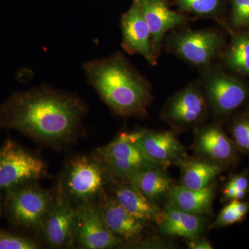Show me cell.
<instances>
[{
    "label": "cell",
    "mask_w": 249,
    "mask_h": 249,
    "mask_svg": "<svg viewBox=\"0 0 249 249\" xmlns=\"http://www.w3.org/2000/svg\"><path fill=\"white\" fill-rule=\"evenodd\" d=\"M76 95L40 86L11 95L0 106V129H14L53 147L76 138L86 114Z\"/></svg>",
    "instance_id": "cell-1"
},
{
    "label": "cell",
    "mask_w": 249,
    "mask_h": 249,
    "mask_svg": "<svg viewBox=\"0 0 249 249\" xmlns=\"http://www.w3.org/2000/svg\"><path fill=\"white\" fill-rule=\"evenodd\" d=\"M88 83L116 114L142 117L151 101L150 85L121 53L83 64Z\"/></svg>",
    "instance_id": "cell-2"
},
{
    "label": "cell",
    "mask_w": 249,
    "mask_h": 249,
    "mask_svg": "<svg viewBox=\"0 0 249 249\" xmlns=\"http://www.w3.org/2000/svg\"><path fill=\"white\" fill-rule=\"evenodd\" d=\"M113 179L114 177L95 152L71 159L62 174L58 187L77 206L97 203Z\"/></svg>",
    "instance_id": "cell-3"
},
{
    "label": "cell",
    "mask_w": 249,
    "mask_h": 249,
    "mask_svg": "<svg viewBox=\"0 0 249 249\" xmlns=\"http://www.w3.org/2000/svg\"><path fill=\"white\" fill-rule=\"evenodd\" d=\"M55 196L34 183L18 187L6 193L7 213L18 227L40 232Z\"/></svg>",
    "instance_id": "cell-4"
},
{
    "label": "cell",
    "mask_w": 249,
    "mask_h": 249,
    "mask_svg": "<svg viewBox=\"0 0 249 249\" xmlns=\"http://www.w3.org/2000/svg\"><path fill=\"white\" fill-rule=\"evenodd\" d=\"M45 162L14 141L7 139L0 147V191H8L45 178Z\"/></svg>",
    "instance_id": "cell-5"
},
{
    "label": "cell",
    "mask_w": 249,
    "mask_h": 249,
    "mask_svg": "<svg viewBox=\"0 0 249 249\" xmlns=\"http://www.w3.org/2000/svg\"><path fill=\"white\" fill-rule=\"evenodd\" d=\"M224 40L212 29L183 30L168 37L167 49L178 58L194 66L208 68L222 49Z\"/></svg>",
    "instance_id": "cell-6"
},
{
    "label": "cell",
    "mask_w": 249,
    "mask_h": 249,
    "mask_svg": "<svg viewBox=\"0 0 249 249\" xmlns=\"http://www.w3.org/2000/svg\"><path fill=\"white\" fill-rule=\"evenodd\" d=\"M95 152L114 178L118 179L128 180L141 170L160 166L150 160L137 145L133 132L121 133L107 145L98 147Z\"/></svg>",
    "instance_id": "cell-7"
},
{
    "label": "cell",
    "mask_w": 249,
    "mask_h": 249,
    "mask_svg": "<svg viewBox=\"0 0 249 249\" xmlns=\"http://www.w3.org/2000/svg\"><path fill=\"white\" fill-rule=\"evenodd\" d=\"M209 106L199 83H191L168 100L161 117L176 132L196 127L204 121Z\"/></svg>",
    "instance_id": "cell-8"
},
{
    "label": "cell",
    "mask_w": 249,
    "mask_h": 249,
    "mask_svg": "<svg viewBox=\"0 0 249 249\" xmlns=\"http://www.w3.org/2000/svg\"><path fill=\"white\" fill-rule=\"evenodd\" d=\"M202 88L209 107L220 117L237 110L249 96L248 88L242 82L217 70L208 71Z\"/></svg>",
    "instance_id": "cell-9"
},
{
    "label": "cell",
    "mask_w": 249,
    "mask_h": 249,
    "mask_svg": "<svg viewBox=\"0 0 249 249\" xmlns=\"http://www.w3.org/2000/svg\"><path fill=\"white\" fill-rule=\"evenodd\" d=\"M76 207L75 244L80 248L106 249L122 245V240L105 223L97 203H85L77 205Z\"/></svg>",
    "instance_id": "cell-10"
},
{
    "label": "cell",
    "mask_w": 249,
    "mask_h": 249,
    "mask_svg": "<svg viewBox=\"0 0 249 249\" xmlns=\"http://www.w3.org/2000/svg\"><path fill=\"white\" fill-rule=\"evenodd\" d=\"M56 191L41 232L51 247L71 248L75 246L76 207L58 187Z\"/></svg>",
    "instance_id": "cell-11"
},
{
    "label": "cell",
    "mask_w": 249,
    "mask_h": 249,
    "mask_svg": "<svg viewBox=\"0 0 249 249\" xmlns=\"http://www.w3.org/2000/svg\"><path fill=\"white\" fill-rule=\"evenodd\" d=\"M133 134L134 141L142 152L160 166L166 168L188 157L186 148L173 131L142 129Z\"/></svg>",
    "instance_id": "cell-12"
},
{
    "label": "cell",
    "mask_w": 249,
    "mask_h": 249,
    "mask_svg": "<svg viewBox=\"0 0 249 249\" xmlns=\"http://www.w3.org/2000/svg\"><path fill=\"white\" fill-rule=\"evenodd\" d=\"M192 148L199 157L221 162L229 166L238 162L240 152L222 126L216 123L196 129Z\"/></svg>",
    "instance_id": "cell-13"
},
{
    "label": "cell",
    "mask_w": 249,
    "mask_h": 249,
    "mask_svg": "<svg viewBox=\"0 0 249 249\" xmlns=\"http://www.w3.org/2000/svg\"><path fill=\"white\" fill-rule=\"evenodd\" d=\"M98 201L105 223L123 243L135 246L142 242L145 223L132 216L114 196L106 193Z\"/></svg>",
    "instance_id": "cell-14"
},
{
    "label": "cell",
    "mask_w": 249,
    "mask_h": 249,
    "mask_svg": "<svg viewBox=\"0 0 249 249\" xmlns=\"http://www.w3.org/2000/svg\"><path fill=\"white\" fill-rule=\"evenodd\" d=\"M122 46L127 53L139 54L155 64L157 57L152 45L151 33L137 0L121 18Z\"/></svg>",
    "instance_id": "cell-15"
},
{
    "label": "cell",
    "mask_w": 249,
    "mask_h": 249,
    "mask_svg": "<svg viewBox=\"0 0 249 249\" xmlns=\"http://www.w3.org/2000/svg\"><path fill=\"white\" fill-rule=\"evenodd\" d=\"M112 196L127 211L139 220L160 225L164 217V211L127 180L114 178L111 183Z\"/></svg>",
    "instance_id": "cell-16"
},
{
    "label": "cell",
    "mask_w": 249,
    "mask_h": 249,
    "mask_svg": "<svg viewBox=\"0 0 249 249\" xmlns=\"http://www.w3.org/2000/svg\"><path fill=\"white\" fill-rule=\"evenodd\" d=\"M150 33L155 56L158 57L160 43L165 34L187 22L182 13L170 9L167 0H137Z\"/></svg>",
    "instance_id": "cell-17"
},
{
    "label": "cell",
    "mask_w": 249,
    "mask_h": 249,
    "mask_svg": "<svg viewBox=\"0 0 249 249\" xmlns=\"http://www.w3.org/2000/svg\"><path fill=\"white\" fill-rule=\"evenodd\" d=\"M164 217L159 225L160 233L166 236H178L192 240L200 237L204 231V216L189 213L169 200L165 205Z\"/></svg>",
    "instance_id": "cell-18"
},
{
    "label": "cell",
    "mask_w": 249,
    "mask_h": 249,
    "mask_svg": "<svg viewBox=\"0 0 249 249\" xmlns=\"http://www.w3.org/2000/svg\"><path fill=\"white\" fill-rule=\"evenodd\" d=\"M178 164L181 170V186L191 189H201L209 186L229 167L225 163L200 157L197 159L187 157Z\"/></svg>",
    "instance_id": "cell-19"
},
{
    "label": "cell",
    "mask_w": 249,
    "mask_h": 249,
    "mask_svg": "<svg viewBox=\"0 0 249 249\" xmlns=\"http://www.w3.org/2000/svg\"><path fill=\"white\" fill-rule=\"evenodd\" d=\"M215 186L212 183L201 189H191L181 186H174L170 199L180 209L198 215H209L213 213Z\"/></svg>",
    "instance_id": "cell-20"
},
{
    "label": "cell",
    "mask_w": 249,
    "mask_h": 249,
    "mask_svg": "<svg viewBox=\"0 0 249 249\" xmlns=\"http://www.w3.org/2000/svg\"><path fill=\"white\" fill-rule=\"evenodd\" d=\"M160 166L150 167L141 170L129 178L132 183L147 199L157 204L165 196H170L174 188L173 181Z\"/></svg>",
    "instance_id": "cell-21"
},
{
    "label": "cell",
    "mask_w": 249,
    "mask_h": 249,
    "mask_svg": "<svg viewBox=\"0 0 249 249\" xmlns=\"http://www.w3.org/2000/svg\"><path fill=\"white\" fill-rule=\"evenodd\" d=\"M224 59L232 71L249 76V33L232 34Z\"/></svg>",
    "instance_id": "cell-22"
},
{
    "label": "cell",
    "mask_w": 249,
    "mask_h": 249,
    "mask_svg": "<svg viewBox=\"0 0 249 249\" xmlns=\"http://www.w3.org/2000/svg\"><path fill=\"white\" fill-rule=\"evenodd\" d=\"M180 13L199 17H215L220 14L224 0H175Z\"/></svg>",
    "instance_id": "cell-23"
},
{
    "label": "cell",
    "mask_w": 249,
    "mask_h": 249,
    "mask_svg": "<svg viewBox=\"0 0 249 249\" xmlns=\"http://www.w3.org/2000/svg\"><path fill=\"white\" fill-rule=\"evenodd\" d=\"M249 213V201L232 200L227 203L218 214L212 228H223L242 222Z\"/></svg>",
    "instance_id": "cell-24"
},
{
    "label": "cell",
    "mask_w": 249,
    "mask_h": 249,
    "mask_svg": "<svg viewBox=\"0 0 249 249\" xmlns=\"http://www.w3.org/2000/svg\"><path fill=\"white\" fill-rule=\"evenodd\" d=\"M249 196V171L245 169L231 177L223 186L222 199L228 203L232 200H242Z\"/></svg>",
    "instance_id": "cell-25"
},
{
    "label": "cell",
    "mask_w": 249,
    "mask_h": 249,
    "mask_svg": "<svg viewBox=\"0 0 249 249\" xmlns=\"http://www.w3.org/2000/svg\"><path fill=\"white\" fill-rule=\"evenodd\" d=\"M229 133L238 152L249 155V114L236 117L231 124Z\"/></svg>",
    "instance_id": "cell-26"
},
{
    "label": "cell",
    "mask_w": 249,
    "mask_h": 249,
    "mask_svg": "<svg viewBox=\"0 0 249 249\" xmlns=\"http://www.w3.org/2000/svg\"><path fill=\"white\" fill-rule=\"evenodd\" d=\"M40 249V245L34 240L7 232L0 231V249Z\"/></svg>",
    "instance_id": "cell-27"
},
{
    "label": "cell",
    "mask_w": 249,
    "mask_h": 249,
    "mask_svg": "<svg viewBox=\"0 0 249 249\" xmlns=\"http://www.w3.org/2000/svg\"><path fill=\"white\" fill-rule=\"evenodd\" d=\"M231 18L234 27H249V0H231Z\"/></svg>",
    "instance_id": "cell-28"
},
{
    "label": "cell",
    "mask_w": 249,
    "mask_h": 249,
    "mask_svg": "<svg viewBox=\"0 0 249 249\" xmlns=\"http://www.w3.org/2000/svg\"><path fill=\"white\" fill-rule=\"evenodd\" d=\"M188 247L191 249H213V245L209 240L205 238H197L188 240Z\"/></svg>",
    "instance_id": "cell-29"
},
{
    "label": "cell",
    "mask_w": 249,
    "mask_h": 249,
    "mask_svg": "<svg viewBox=\"0 0 249 249\" xmlns=\"http://www.w3.org/2000/svg\"><path fill=\"white\" fill-rule=\"evenodd\" d=\"M0 212H1V204H0Z\"/></svg>",
    "instance_id": "cell-30"
}]
</instances>
